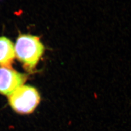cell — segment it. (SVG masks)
I'll return each mask as SVG.
<instances>
[{
	"mask_svg": "<svg viewBox=\"0 0 131 131\" xmlns=\"http://www.w3.org/2000/svg\"><path fill=\"white\" fill-rule=\"evenodd\" d=\"M14 48L15 56L30 72L36 68L45 51L39 37L30 34L19 35Z\"/></svg>",
	"mask_w": 131,
	"mask_h": 131,
	"instance_id": "1",
	"label": "cell"
},
{
	"mask_svg": "<svg viewBox=\"0 0 131 131\" xmlns=\"http://www.w3.org/2000/svg\"><path fill=\"white\" fill-rule=\"evenodd\" d=\"M8 98L12 109L16 112L23 114L33 112L40 99L37 90L29 85L21 86Z\"/></svg>",
	"mask_w": 131,
	"mask_h": 131,
	"instance_id": "2",
	"label": "cell"
},
{
	"mask_svg": "<svg viewBox=\"0 0 131 131\" xmlns=\"http://www.w3.org/2000/svg\"><path fill=\"white\" fill-rule=\"evenodd\" d=\"M26 79L25 74L11 68L0 67V94L9 96L22 86Z\"/></svg>",
	"mask_w": 131,
	"mask_h": 131,
	"instance_id": "3",
	"label": "cell"
},
{
	"mask_svg": "<svg viewBox=\"0 0 131 131\" xmlns=\"http://www.w3.org/2000/svg\"><path fill=\"white\" fill-rule=\"evenodd\" d=\"M15 57L12 42L5 37H0V67L11 68Z\"/></svg>",
	"mask_w": 131,
	"mask_h": 131,
	"instance_id": "4",
	"label": "cell"
}]
</instances>
